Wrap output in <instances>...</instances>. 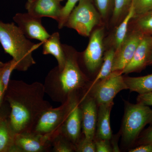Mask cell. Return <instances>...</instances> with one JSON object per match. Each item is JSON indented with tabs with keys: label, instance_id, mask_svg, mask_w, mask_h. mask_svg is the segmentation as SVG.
Segmentation results:
<instances>
[{
	"label": "cell",
	"instance_id": "obj_1",
	"mask_svg": "<svg viewBox=\"0 0 152 152\" xmlns=\"http://www.w3.org/2000/svg\"><path fill=\"white\" fill-rule=\"evenodd\" d=\"M45 94L39 82L10 81L4 97L10 107V124L16 134L33 131L42 114L53 107Z\"/></svg>",
	"mask_w": 152,
	"mask_h": 152
},
{
	"label": "cell",
	"instance_id": "obj_2",
	"mask_svg": "<svg viewBox=\"0 0 152 152\" xmlns=\"http://www.w3.org/2000/svg\"><path fill=\"white\" fill-rule=\"evenodd\" d=\"M63 45L66 61L64 69L58 67L49 72L43 84L45 91L52 101L62 104L74 97L82 98L90 84L78 62L77 54L71 48Z\"/></svg>",
	"mask_w": 152,
	"mask_h": 152
},
{
	"label": "cell",
	"instance_id": "obj_3",
	"mask_svg": "<svg viewBox=\"0 0 152 152\" xmlns=\"http://www.w3.org/2000/svg\"><path fill=\"white\" fill-rule=\"evenodd\" d=\"M43 43L32 42L14 23H6L0 21V43L5 53L16 62V70L25 72L36 64L33 52Z\"/></svg>",
	"mask_w": 152,
	"mask_h": 152
},
{
	"label": "cell",
	"instance_id": "obj_4",
	"mask_svg": "<svg viewBox=\"0 0 152 152\" xmlns=\"http://www.w3.org/2000/svg\"><path fill=\"white\" fill-rule=\"evenodd\" d=\"M125 111L121 134L126 145L135 144L145 127L152 125V109L149 106L124 101Z\"/></svg>",
	"mask_w": 152,
	"mask_h": 152
},
{
	"label": "cell",
	"instance_id": "obj_5",
	"mask_svg": "<svg viewBox=\"0 0 152 152\" xmlns=\"http://www.w3.org/2000/svg\"><path fill=\"white\" fill-rule=\"evenodd\" d=\"M80 99V98L74 97L58 107H52L48 109L41 115L33 131L51 136L53 139L60 132V129L68 116Z\"/></svg>",
	"mask_w": 152,
	"mask_h": 152
},
{
	"label": "cell",
	"instance_id": "obj_6",
	"mask_svg": "<svg viewBox=\"0 0 152 152\" xmlns=\"http://www.w3.org/2000/svg\"><path fill=\"white\" fill-rule=\"evenodd\" d=\"M101 18L92 0H80L68 17L64 26L75 30L80 35L88 37Z\"/></svg>",
	"mask_w": 152,
	"mask_h": 152
},
{
	"label": "cell",
	"instance_id": "obj_7",
	"mask_svg": "<svg viewBox=\"0 0 152 152\" xmlns=\"http://www.w3.org/2000/svg\"><path fill=\"white\" fill-rule=\"evenodd\" d=\"M122 74L121 71L112 72L105 78L88 88L86 94L92 97L98 105L113 102L117 94L128 89Z\"/></svg>",
	"mask_w": 152,
	"mask_h": 152
},
{
	"label": "cell",
	"instance_id": "obj_8",
	"mask_svg": "<svg viewBox=\"0 0 152 152\" xmlns=\"http://www.w3.org/2000/svg\"><path fill=\"white\" fill-rule=\"evenodd\" d=\"M103 28L97 29L91 34L88 45L82 55L83 62L88 72L94 73L101 66L104 57Z\"/></svg>",
	"mask_w": 152,
	"mask_h": 152
},
{
	"label": "cell",
	"instance_id": "obj_9",
	"mask_svg": "<svg viewBox=\"0 0 152 152\" xmlns=\"http://www.w3.org/2000/svg\"><path fill=\"white\" fill-rule=\"evenodd\" d=\"M52 138L34 131L16 134L14 152H43L52 146Z\"/></svg>",
	"mask_w": 152,
	"mask_h": 152
},
{
	"label": "cell",
	"instance_id": "obj_10",
	"mask_svg": "<svg viewBox=\"0 0 152 152\" xmlns=\"http://www.w3.org/2000/svg\"><path fill=\"white\" fill-rule=\"evenodd\" d=\"M144 35L143 33L135 29L127 34L119 48L115 51L112 72H122L132 58Z\"/></svg>",
	"mask_w": 152,
	"mask_h": 152
},
{
	"label": "cell",
	"instance_id": "obj_11",
	"mask_svg": "<svg viewBox=\"0 0 152 152\" xmlns=\"http://www.w3.org/2000/svg\"><path fill=\"white\" fill-rule=\"evenodd\" d=\"M13 20L22 33L28 39L38 40L42 42L48 39L50 35L42 23V18L30 14L17 13Z\"/></svg>",
	"mask_w": 152,
	"mask_h": 152
},
{
	"label": "cell",
	"instance_id": "obj_12",
	"mask_svg": "<svg viewBox=\"0 0 152 152\" xmlns=\"http://www.w3.org/2000/svg\"><path fill=\"white\" fill-rule=\"evenodd\" d=\"M84 137L94 140L96 134L98 105L94 99L88 94L83 96L80 102Z\"/></svg>",
	"mask_w": 152,
	"mask_h": 152
},
{
	"label": "cell",
	"instance_id": "obj_13",
	"mask_svg": "<svg viewBox=\"0 0 152 152\" xmlns=\"http://www.w3.org/2000/svg\"><path fill=\"white\" fill-rule=\"evenodd\" d=\"M152 59V35H145L136 49L132 58L122 74L139 72L150 65Z\"/></svg>",
	"mask_w": 152,
	"mask_h": 152
},
{
	"label": "cell",
	"instance_id": "obj_14",
	"mask_svg": "<svg viewBox=\"0 0 152 152\" xmlns=\"http://www.w3.org/2000/svg\"><path fill=\"white\" fill-rule=\"evenodd\" d=\"M28 13L37 17H48L58 21L63 7L57 0H28L26 5Z\"/></svg>",
	"mask_w": 152,
	"mask_h": 152
},
{
	"label": "cell",
	"instance_id": "obj_15",
	"mask_svg": "<svg viewBox=\"0 0 152 152\" xmlns=\"http://www.w3.org/2000/svg\"><path fill=\"white\" fill-rule=\"evenodd\" d=\"M82 127L80 102L75 106L60 129V133L75 145L81 139Z\"/></svg>",
	"mask_w": 152,
	"mask_h": 152
},
{
	"label": "cell",
	"instance_id": "obj_16",
	"mask_svg": "<svg viewBox=\"0 0 152 152\" xmlns=\"http://www.w3.org/2000/svg\"><path fill=\"white\" fill-rule=\"evenodd\" d=\"M113 105V102L98 105L97 119L94 139L109 140L111 139L113 135L110 124V115Z\"/></svg>",
	"mask_w": 152,
	"mask_h": 152
},
{
	"label": "cell",
	"instance_id": "obj_17",
	"mask_svg": "<svg viewBox=\"0 0 152 152\" xmlns=\"http://www.w3.org/2000/svg\"><path fill=\"white\" fill-rule=\"evenodd\" d=\"M43 54L51 55L55 57L58 62V69L61 71L65 64L66 57L62 44L60 42L59 33L55 32L43 43Z\"/></svg>",
	"mask_w": 152,
	"mask_h": 152
},
{
	"label": "cell",
	"instance_id": "obj_18",
	"mask_svg": "<svg viewBox=\"0 0 152 152\" xmlns=\"http://www.w3.org/2000/svg\"><path fill=\"white\" fill-rule=\"evenodd\" d=\"M16 134L9 120L0 124V152H14Z\"/></svg>",
	"mask_w": 152,
	"mask_h": 152
},
{
	"label": "cell",
	"instance_id": "obj_19",
	"mask_svg": "<svg viewBox=\"0 0 152 152\" xmlns=\"http://www.w3.org/2000/svg\"><path fill=\"white\" fill-rule=\"evenodd\" d=\"M124 79L131 92L139 94L152 92V74L140 77H124Z\"/></svg>",
	"mask_w": 152,
	"mask_h": 152
},
{
	"label": "cell",
	"instance_id": "obj_20",
	"mask_svg": "<svg viewBox=\"0 0 152 152\" xmlns=\"http://www.w3.org/2000/svg\"><path fill=\"white\" fill-rule=\"evenodd\" d=\"M134 11L132 4L129 12L126 15L122 22L117 28L114 34V48L115 51L119 48L121 45L126 37L129 23L132 19L134 18Z\"/></svg>",
	"mask_w": 152,
	"mask_h": 152
},
{
	"label": "cell",
	"instance_id": "obj_21",
	"mask_svg": "<svg viewBox=\"0 0 152 152\" xmlns=\"http://www.w3.org/2000/svg\"><path fill=\"white\" fill-rule=\"evenodd\" d=\"M115 53V50L114 48L109 49L105 52L104 55L100 70L94 80L90 84L89 88L92 87L98 82L105 78L111 73Z\"/></svg>",
	"mask_w": 152,
	"mask_h": 152
},
{
	"label": "cell",
	"instance_id": "obj_22",
	"mask_svg": "<svg viewBox=\"0 0 152 152\" xmlns=\"http://www.w3.org/2000/svg\"><path fill=\"white\" fill-rule=\"evenodd\" d=\"M51 144L53 152H76L75 145L60 132L52 139Z\"/></svg>",
	"mask_w": 152,
	"mask_h": 152
},
{
	"label": "cell",
	"instance_id": "obj_23",
	"mask_svg": "<svg viewBox=\"0 0 152 152\" xmlns=\"http://www.w3.org/2000/svg\"><path fill=\"white\" fill-rule=\"evenodd\" d=\"M135 30L152 35V10L135 18Z\"/></svg>",
	"mask_w": 152,
	"mask_h": 152
},
{
	"label": "cell",
	"instance_id": "obj_24",
	"mask_svg": "<svg viewBox=\"0 0 152 152\" xmlns=\"http://www.w3.org/2000/svg\"><path fill=\"white\" fill-rule=\"evenodd\" d=\"M133 0H114L113 10V21L116 23L126 15L132 4Z\"/></svg>",
	"mask_w": 152,
	"mask_h": 152
},
{
	"label": "cell",
	"instance_id": "obj_25",
	"mask_svg": "<svg viewBox=\"0 0 152 152\" xmlns=\"http://www.w3.org/2000/svg\"><path fill=\"white\" fill-rule=\"evenodd\" d=\"M134 18L140 16L152 10V0H133Z\"/></svg>",
	"mask_w": 152,
	"mask_h": 152
},
{
	"label": "cell",
	"instance_id": "obj_26",
	"mask_svg": "<svg viewBox=\"0 0 152 152\" xmlns=\"http://www.w3.org/2000/svg\"><path fill=\"white\" fill-rule=\"evenodd\" d=\"M80 0H68L65 5L63 7L61 12V16L58 21V27L61 29L64 26L68 17L75 7L77 3Z\"/></svg>",
	"mask_w": 152,
	"mask_h": 152
},
{
	"label": "cell",
	"instance_id": "obj_27",
	"mask_svg": "<svg viewBox=\"0 0 152 152\" xmlns=\"http://www.w3.org/2000/svg\"><path fill=\"white\" fill-rule=\"evenodd\" d=\"M101 17L105 18L113 9L114 0H94Z\"/></svg>",
	"mask_w": 152,
	"mask_h": 152
},
{
	"label": "cell",
	"instance_id": "obj_28",
	"mask_svg": "<svg viewBox=\"0 0 152 152\" xmlns=\"http://www.w3.org/2000/svg\"><path fill=\"white\" fill-rule=\"evenodd\" d=\"M16 67L17 63L13 59L10 61L5 63L4 66L2 75V80L5 92L7 89L9 83L10 81L11 74L14 70H16Z\"/></svg>",
	"mask_w": 152,
	"mask_h": 152
},
{
	"label": "cell",
	"instance_id": "obj_29",
	"mask_svg": "<svg viewBox=\"0 0 152 152\" xmlns=\"http://www.w3.org/2000/svg\"><path fill=\"white\" fill-rule=\"evenodd\" d=\"M76 152H96L94 140H89L83 137L75 145Z\"/></svg>",
	"mask_w": 152,
	"mask_h": 152
},
{
	"label": "cell",
	"instance_id": "obj_30",
	"mask_svg": "<svg viewBox=\"0 0 152 152\" xmlns=\"http://www.w3.org/2000/svg\"><path fill=\"white\" fill-rule=\"evenodd\" d=\"M135 143L137 146L152 144V125L142 132Z\"/></svg>",
	"mask_w": 152,
	"mask_h": 152
},
{
	"label": "cell",
	"instance_id": "obj_31",
	"mask_svg": "<svg viewBox=\"0 0 152 152\" xmlns=\"http://www.w3.org/2000/svg\"><path fill=\"white\" fill-rule=\"evenodd\" d=\"M96 145V152H113V148L109 140L94 139Z\"/></svg>",
	"mask_w": 152,
	"mask_h": 152
},
{
	"label": "cell",
	"instance_id": "obj_32",
	"mask_svg": "<svg viewBox=\"0 0 152 152\" xmlns=\"http://www.w3.org/2000/svg\"><path fill=\"white\" fill-rule=\"evenodd\" d=\"M137 103L148 106H152V92L139 94L137 98Z\"/></svg>",
	"mask_w": 152,
	"mask_h": 152
},
{
	"label": "cell",
	"instance_id": "obj_33",
	"mask_svg": "<svg viewBox=\"0 0 152 152\" xmlns=\"http://www.w3.org/2000/svg\"><path fill=\"white\" fill-rule=\"evenodd\" d=\"M129 152H152V144L140 145L129 150Z\"/></svg>",
	"mask_w": 152,
	"mask_h": 152
},
{
	"label": "cell",
	"instance_id": "obj_34",
	"mask_svg": "<svg viewBox=\"0 0 152 152\" xmlns=\"http://www.w3.org/2000/svg\"><path fill=\"white\" fill-rule=\"evenodd\" d=\"M4 66L0 68V107L2 104L3 100H4L5 94L2 80V75Z\"/></svg>",
	"mask_w": 152,
	"mask_h": 152
},
{
	"label": "cell",
	"instance_id": "obj_35",
	"mask_svg": "<svg viewBox=\"0 0 152 152\" xmlns=\"http://www.w3.org/2000/svg\"><path fill=\"white\" fill-rule=\"evenodd\" d=\"M6 119H7L6 117L3 115H2L1 114V113H0V124Z\"/></svg>",
	"mask_w": 152,
	"mask_h": 152
},
{
	"label": "cell",
	"instance_id": "obj_36",
	"mask_svg": "<svg viewBox=\"0 0 152 152\" xmlns=\"http://www.w3.org/2000/svg\"><path fill=\"white\" fill-rule=\"evenodd\" d=\"M5 64V63H3L2 62L0 61V68L2 67Z\"/></svg>",
	"mask_w": 152,
	"mask_h": 152
},
{
	"label": "cell",
	"instance_id": "obj_37",
	"mask_svg": "<svg viewBox=\"0 0 152 152\" xmlns=\"http://www.w3.org/2000/svg\"><path fill=\"white\" fill-rule=\"evenodd\" d=\"M150 65H152V59L151 61V62H150Z\"/></svg>",
	"mask_w": 152,
	"mask_h": 152
},
{
	"label": "cell",
	"instance_id": "obj_38",
	"mask_svg": "<svg viewBox=\"0 0 152 152\" xmlns=\"http://www.w3.org/2000/svg\"><path fill=\"white\" fill-rule=\"evenodd\" d=\"M57 1H58L61 2L62 1H63V0H57Z\"/></svg>",
	"mask_w": 152,
	"mask_h": 152
}]
</instances>
